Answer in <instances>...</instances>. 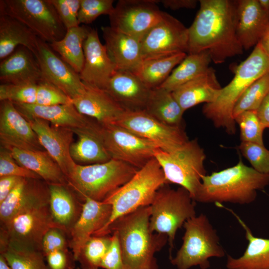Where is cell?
<instances>
[{
	"label": "cell",
	"mask_w": 269,
	"mask_h": 269,
	"mask_svg": "<svg viewBox=\"0 0 269 269\" xmlns=\"http://www.w3.org/2000/svg\"><path fill=\"white\" fill-rule=\"evenodd\" d=\"M69 234L59 228H52L45 234L41 243V251L46 257L55 251H69Z\"/></svg>",
	"instance_id": "47"
},
{
	"label": "cell",
	"mask_w": 269,
	"mask_h": 269,
	"mask_svg": "<svg viewBox=\"0 0 269 269\" xmlns=\"http://www.w3.org/2000/svg\"><path fill=\"white\" fill-rule=\"evenodd\" d=\"M72 103V100L58 88L43 80L37 84L35 104L49 106Z\"/></svg>",
	"instance_id": "45"
},
{
	"label": "cell",
	"mask_w": 269,
	"mask_h": 269,
	"mask_svg": "<svg viewBox=\"0 0 269 269\" xmlns=\"http://www.w3.org/2000/svg\"><path fill=\"white\" fill-rule=\"evenodd\" d=\"M49 198L48 185L44 181L23 178L0 204V226L19 213L48 205Z\"/></svg>",
	"instance_id": "17"
},
{
	"label": "cell",
	"mask_w": 269,
	"mask_h": 269,
	"mask_svg": "<svg viewBox=\"0 0 269 269\" xmlns=\"http://www.w3.org/2000/svg\"><path fill=\"white\" fill-rule=\"evenodd\" d=\"M150 206H143L114 221L104 236L115 232L118 237L124 269H156L154 255L168 242L165 234L149 227Z\"/></svg>",
	"instance_id": "2"
},
{
	"label": "cell",
	"mask_w": 269,
	"mask_h": 269,
	"mask_svg": "<svg viewBox=\"0 0 269 269\" xmlns=\"http://www.w3.org/2000/svg\"><path fill=\"white\" fill-rule=\"evenodd\" d=\"M269 93V72L255 81L246 89L236 104L234 119L246 111H257Z\"/></svg>",
	"instance_id": "40"
},
{
	"label": "cell",
	"mask_w": 269,
	"mask_h": 269,
	"mask_svg": "<svg viewBox=\"0 0 269 269\" xmlns=\"http://www.w3.org/2000/svg\"><path fill=\"white\" fill-rule=\"evenodd\" d=\"M112 206L104 201L85 199L79 218L69 232L70 249L74 261L89 238L108 222Z\"/></svg>",
	"instance_id": "21"
},
{
	"label": "cell",
	"mask_w": 269,
	"mask_h": 269,
	"mask_svg": "<svg viewBox=\"0 0 269 269\" xmlns=\"http://www.w3.org/2000/svg\"><path fill=\"white\" fill-rule=\"evenodd\" d=\"M91 29L84 25L68 29L61 39L49 44L53 50L78 74L84 66L83 45Z\"/></svg>",
	"instance_id": "34"
},
{
	"label": "cell",
	"mask_w": 269,
	"mask_h": 269,
	"mask_svg": "<svg viewBox=\"0 0 269 269\" xmlns=\"http://www.w3.org/2000/svg\"><path fill=\"white\" fill-rule=\"evenodd\" d=\"M49 206L54 221L69 235L81 213L83 203L68 185L48 184Z\"/></svg>",
	"instance_id": "32"
},
{
	"label": "cell",
	"mask_w": 269,
	"mask_h": 269,
	"mask_svg": "<svg viewBox=\"0 0 269 269\" xmlns=\"http://www.w3.org/2000/svg\"><path fill=\"white\" fill-rule=\"evenodd\" d=\"M269 184V173H260L240 159L235 165L204 176L194 200L202 203L248 204L255 200L258 190Z\"/></svg>",
	"instance_id": "3"
},
{
	"label": "cell",
	"mask_w": 269,
	"mask_h": 269,
	"mask_svg": "<svg viewBox=\"0 0 269 269\" xmlns=\"http://www.w3.org/2000/svg\"><path fill=\"white\" fill-rule=\"evenodd\" d=\"M37 84H1L0 101H9L14 104H35Z\"/></svg>",
	"instance_id": "42"
},
{
	"label": "cell",
	"mask_w": 269,
	"mask_h": 269,
	"mask_svg": "<svg viewBox=\"0 0 269 269\" xmlns=\"http://www.w3.org/2000/svg\"><path fill=\"white\" fill-rule=\"evenodd\" d=\"M237 1L236 32L244 50L259 43L269 25V12L260 6L258 0Z\"/></svg>",
	"instance_id": "24"
},
{
	"label": "cell",
	"mask_w": 269,
	"mask_h": 269,
	"mask_svg": "<svg viewBox=\"0 0 269 269\" xmlns=\"http://www.w3.org/2000/svg\"><path fill=\"white\" fill-rule=\"evenodd\" d=\"M183 227L185 233L182 244L175 257L170 259L178 269H189L197 266L207 269L210 266L209 258L225 256L217 231L206 215L201 214L188 219Z\"/></svg>",
	"instance_id": "8"
},
{
	"label": "cell",
	"mask_w": 269,
	"mask_h": 269,
	"mask_svg": "<svg viewBox=\"0 0 269 269\" xmlns=\"http://www.w3.org/2000/svg\"><path fill=\"white\" fill-rule=\"evenodd\" d=\"M15 176L24 178L42 179L34 172L19 165L5 147H0V177Z\"/></svg>",
	"instance_id": "46"
},
{
	"label": "cell",
	"mask_w": 269,
	"mask_h": 269,
	"mask_svg": "<svg viewBox=\"0 0 269 269\" xmlns=\"http://www.w3.org/2000/svg\"><path fill=\"white\" fill-rule=\"evenodd\" d=\"M234 120L240 128L241 142L264 145L263 134L265 129L259 120L257 111H244Z\"/></svg>",
	"instance_id": "41"
},
{
	"label": "cell",
	"mask_w": 269,
	"mask_h": 269,
	"mask_svg": "<svg viewBox=\"0 0 269 269\" xmlns=\"http://www.w3.org/2000/svg\"><path fill=\"white\" fill-rule=\"evenodd\" d=\"M111 242L100 265L104 269H124L122 252L117 234H111Z\"/></svg>",
	"instance_id": "49"
},
{
	"label": "cell",
	"mask_w": 269,
	"mask_h": 269,
	"mask_svg": "<svg viewBox=\"0 0 269 269\" xmlns=\"http://www.w3.org/2000/svg\"><path fill=\"white\" fill-rule=\"evenodd\" d=\"M113 3V0H81L78 17L79 24H90L101 15L109 16L115 7Z\"/></svg>",
	"instance_id": "44"
},
{
	"label": "cell",
	"mask_w": 269,
	"mask_h": 269,
	"mask_svg": "<svg viewBox=\"0 0 269 269\" xmlns=\"http://www.w3.org/2000/svg\"><path fill=\"white\" fill-rule=\"evenodd\" d=\"M2 255L11 269H50L41 250L10 241Z\"/></svg>",
	"instance_id": "38"
},
{
	"label": "cell",
	"mask_w": 269,
	"mask_h": 269,
	"mask_svg": "<svg viewBox=\"0 0 269 269\" xmlns=\"http://www.w3.org/2000/svg\"><path fill=\"white\" fill-rule=\"evenodd\" d=\"M156 0H120L109 15L110 27L140 41L162 18Z\"/></svg>",
	"instance_id": "13"
},
{
	"label": "cell",
	"mask_w": 269,
	"mask_h": 269,
	"mask_svg": "<svg viewBox=\"0 0 269 269\" xmlns=\"http://www.w3.org/2000/svg\"><path fill=\"white\" fill-rule=\"evenodd\" d=\"M111 242V235L92 236L82 248L77 261L81 269H99Z\"/></svg>",
	"instance_id": "39"
},
{
	"label": "cell",
	"mask_w": 269,
	"mask_h": 269,
	"mask_svg": "<svg viewBox=\"0 0 269 269\" xmlns=\"http://www.w3.org/2000/svg\"><path fill=\"white\" fill-rule=\"evenodd\" d=\"M154 157L159 163L168 184H176L184 188L194 200L203 177L207 174L204 167L206 154L197 139L189 140L171 152L158 148Z\"/></svg>",
	"instance_id": "9"
},
{
	"label": "cell",
	"mask_w": 269,
	"mask_h": 269,
	"mask_svg": "<svg viewBox=\"0 0 269 269\" xmlns=\"http://www.w3.org/2000/svg\"><path fill=\"white\" fill-rule=\"evenodd\" d=\"M98 131L112 159L123 161L138 169L154 157L155 152L159 148L152 141L115 124L99 123Z\"/></svg>",
	"instance_id": "11"
},
{
	"label": "cell",
	"mask_w": 269,
	"mask_h": 269,
	"mask_svg": "<svg viewBox=\"0 0 269 269\" xmlns=\"http://www.w3.org/2000/svg\"><path fill=\"white\" fill-rule=\"evenodd\" d=\"M258 2L264 10L269 12V0H258Z\"/></svg>",
	"instance_id": "55"
},
{
	"label": "cell",
	"mask_w": 269,
	"mask_h": 269,
	"mask_svg": "<svg viewBox=\"0 0 269 269\" xmlns=\"http://www.w3.org/2000/svg\"><path fill=\"white\" fill-rule=\"evenodd\" d=\"M45 151L56 161L65 177L75 166L70 149L74 133L71 129L54 126L40 119L27 120Z\"/></svg>",
	"instance_id": "18"
},
{
	"label": "cell",
	"mask_w": 269,
	"mask_h": 269,
	"mask_svg": "<svg viewBox=\"0 0 269 269\" xmlns=\"http://www.w3.org/2000/svg\"><path fill=\"white\" fill-rule=\"evenodd\" d=\"M101 30L107 52L117 70L135 73L143 59L141 41L110 26H102Z\"/></svg>",
	"instance_id": "23"
},
{
	"label": "cell",
	"mask_w": 269,
	"mask_h": 269,
	"mask_svg": "<svg viewBox=\"0 0 269 269\" xmlns=\"http://www.w3.org/2000/svg\"><path fill=\"white\" fill-rule=\"evenodd\" d=\"M3 146L19 165L35 173L47 184L68 185L60 166L45 150Z\"/></svg>",
	"instance_id": "29"
},
{
	"label": "cell",
	"mask_w": 269,
	"mask_h": 269,
	"mask_svg": "<svg viewBox=\"0 0 269 269\" xmlns=\"http://www.w3.org/2000/svg\"><path fill=\"white\" fill-rule=\"evenodd\" d=\"M199 1V9L188 28L187 54L208 51L215 64L242 54L244 49L236 32L237 1Z\"/></svg>",
	"instance_id": "1"
},
{
	"label": "cell",
	"mask_w": 269,
	"mask_h": 269,
	"mask_svg": "<svg viewBox=\"0 0 269 269\" xmlns=\"http://www.w3.org/2000/svg\"><path fill=\"white\" fill-rule=\"evenodd\" d=\"M14 105L26 120L40 119L57 127L71 129L85 128L91 126L96 121L81 114L73 103L49 106L26 104Z\"/></svg>",
	"instance_id": "25"
},
{
	"label": "cell",
	"mask_w": 269,
	"mask_h": 269,
	"mask_svg": "<svg viewBox=\"0 0 269 269\" xmlns=\"http://www.w3.org/2000/svg\"><path fill=\"white\" fill-rule=\"evenodd\" d=\"M257 44L269 57V25Z\"/></svg>",
	"instance_id": "54"
},
{
	"label": "cell",
	"mask_w": 269,
	"mask_h": 269,
	"mask_svg": "<svg viewBox=\"0 0 269 269\" xmlns=\"http://www.w3.org/2000/svg\"><path fill=\"white\" fill-rule=\"evenodd\" d=\"M67 29L80 25L78 12L81 0H49Z\"/></svg>",
	"instance_id": "48"
},
{
	"label": "cell",
	"mask_w": 269,
	"mask_h": 269,
	"mask_svg": "<svg viewBox=\"0 0 269 269\" xmlns=\"http://www.w3.org/2000/svg\"><path fill=\"white\" fill-rule=\"evenodd\" d=\"M222 88L215 70L210 67L205 73L180 86L172 93L185 112L201 103L214 102L219 97Z\"/></svg>",
	"instance_id": "28"
},
{
	"label": "cell",
	"mask_w": 269,
	"mask_h": 269,
	"mask_svg": "<svg viewBox=\"0 0 269 269\" xmlns=\"http://www.w3.org/2000/svg\"><path fill=\"white\" fill-rule=\"evenodd\" d=\"M1 145L30 150L44 149L30 123L9 101L0 104Z\"/></svg>",
	"instance_id": "19"
},
{
	"label": "cell",
	"mask_w": 269,
	"mask_h": 269,
	"mask_svg": "<svg viewBox=\"0 0 269 269\" xmlns=\"http://www.w3.org/2000/svg\"><path fill=\"white\" fill-rule=\"evenodd\" d=\"M0 227L6 231L10 241L40 250L43 237L50 229L64 230L54 221L49 204L19 213Z\"/></svg>",
	"instance_id": "15"
},
{
	"label": "cell",
	"mask_w": 269,
	"mask_h": 269,
	"mask_svg": "<svg viewBox=\"0 0 269 269\" xmlns=\"http://www.w3.org/2000/svg\"><path fill=\"white\" fill-rule=\"evenodd\" d=\"M144 111L172 126H181L184 111L172 94L162 87L151 89Z\"/></svg>",
	"instance_id": "35"
},
{
	"label": "cell",
	"mask_w": 269,
	"mask_h": 269,
	"mask_svg": "<svg viewBox=\"0 0 269 269\" xmlns=\"http://www.w3.org/2000/svg\"><path fill=\"white\" fill-rule=\"evenodd\" d=\"M38 38L23 24L6 14L0 13V59H5L16 48L23 46L35 55Z\"/></svg>",
	"instance_id": "33"
},
{
	"label": "cell",
	"mask_w": 269,
	"mask_h": 269,
	"mask_svg": "<svg viewBox=\"0 0 269 269\" xmlns=\"http://www.w3.org/2000/svg\"><path fill=\"white\" fill-rule=\"evenodd\" d=\"M113 124L152 141L166 152L176 150L189 140L182 126L168 125L144 111H125Z\"/></svg>",
	"instance_id": "12"
},
{
	"label": "cell",
	"mask_w": 269,
	"mask_h": 269,
	"mask_svg": "<svg viewBox=\"0 0 269 269\" xmlns=\"http://www.w3.org/2000/svg\"><path fill=\"white\" fill-rule=\"evenodd\" d=\"M99 122L95 121L89 127L71 129L77 136V140L72 142L70 149L75 162L88 165L104 163L112 159L99 134Z\"/></svg>",
	"instance_id": "30"
},
{
	"label": "cell",
	"mask_w": 269,
	"mask_h": 269,
	"mask_svg": "<svg viewBox=\"0 0 269 269\" xmlns=\"http://www.w3.org/2000/svg\"><path fill=\"white\" fill-rule=\"evenodd\" d=\"M238 148L255 170L262 173H269V150L264 145L241 142Z\"/></svg>",
	"instance_id": "43"
},
{
	"label": "cell",
	"mask_w": 269,
	"mask_h": 269,
	"mask_svg": "<svg viewBox=\"0 0 269 269\" xmlns=\"http://www.w3.org/2000/svg\"><path fill=\"white\" fill-rule=\"evenodd\" d=\"M269 72V57L257 44L251 54L239 64L231 82L222 87L217 100L204 104L202 113L214 127L224 129L229 134L236 132L233 113L236 104L255 81Z\"/></svg>",
	"instance_id": "4"
},
{
	"label": "cell",
	"mask_w": 269,
	"mask_h": 269,
	"mask_svg": "<svg viewBox=\"0 0 269 269\" xmlns=\"http://www.w3.org/2000/svg\"><path fill=\"white\" fill-rule=\"evenodd\" d=\"M163 5L172 10L181 8H194L196 7L197 1L195 0H159Z\"/></svg>",
	"instance_id": "52"
},
{
	"label": "cell",
	"mask_w": 269,
	"mask_h": 269,
	"mask_svg": "<svg viewBox=\"0 0 269 269\" xmlns=\"http://www.w3.org/2000/svg\"><path fill=\"white\" fill-rule=\"evenodd\" d=\"M228 210L236 218L245 231L248 243L243 255L234 258L227 256L228 269H269V239L254 236L245 223L232 210L225 207L222 204H216Z\"/></svg>",
	"instance_id": "31"
},
{
	"label": "cell",
	"mask_w": 269,
	"mask_h": 269,
	"mask_svg": "<svg viewBox=\"0 0 269 269\" xmlns=\"http://www.w3.org/2000/svg\"><path fill=\"white\" fill-rule=\"evenodd\" d=\"M43 80L34 54L23 46L0 63V81L1 84H22L38 83Z\"/></svg>",
	"instance_id": "27"
},
{
	"label": "cell",
	"mask_w": 269,
	"mask_h": 269,
	"mask_svg": "<svg viewBox=\"0 0 269 269\" xmlns=\"http://www.w3.org/2000/svg\"><path fill=\"white\" fill-rule=\"evenodd\" d=\"M84 84V92L72 99L81 114L108 124L113 123L126 111L106 90Z\"/></svg>",
	"instance_id": "26"
},
{
	"label": "cell",
	"mask_w": 269,
	"mask_h": 269,
	"mask_svg": "<svg viewBox=\"0 0 269 269\" xmlns=\"http://www.w3.org/2000/svg\"><path fill=\"white\" fill-rule=\"evenodd\" d=\"M71 257L73 255L69 251H55L48 254L45 258L50 269H73L70 264Z\"/></svg>",
	"instance_id": "50"
},
{
	"label": "cell",
	"mask_w": 269,
	"mask_h": 269,
	"mask_svg": "<svg viewBox=\"0 0 269 269\" xmlns=\"http://www.w3.org/2000/svg\"><path fill=\"white\" fill-rule=\"evenodd\" d=\"M138 170L128 163L111 159L101 163H77L66 179L68 186L83 203L86 198L103 201L130 180Z\"/></svg>",
	"instance_id": "5"
},
{
	"label": "cell",
	"mask_w": 269,
	"mask_h": 269,
	"mask_svg": "<svg viewBox=\"0 0 269 269\" xmlns=\"http://www.w3.org/2000/svg\"><path fill=\"white\" fill-rule=\"evenodd\" d=\"M257 113L263 127L269 128V93L257 109Z\"/></svg>",
	"instance_id": "53"
},
{
	"label": "cell",
	"mask_w": 269,
	"mask_h": 269,
	"mask_svg": "<svg viewBox=\"0 0 269 269\" xmlns=\"http://www.w3.org/2000/svg\"><path fill=\"white\" fill-rule=\"evenodd\" d=\"M165 184H168L162 169L153 157L103 201L111 205V215L107 223L93 236H104L108 228L118 218L140 207L150 206L157 191Z\"/></svg>",
	"instance_id": "6"
},
{
	"label": "cell",
	"mask_w": 269,
	"mask_h": 269,
	"mask_svg": "<svg viewBox=\"0 0 269 269\" xmlns=\"http://www.w3.org/2000/svg\"><path fill=\"white\" fill-rule=\"evenodd\" d=\"M195 202L184 188L179 186L174 189L165 184L157 191L149 206L150 229L167 236L170 258L177 231L187 220L196 216Z\"/></svg>",
	"instance_id": "7"
},
{
	"label": "cell",
	"mask_w": 269,
	"mask_h": 269,
	"mask_svg": "<svg viewBox=\"0 0 269 269\" xmlns=\"http://www.w3.org/2000/svg\"><path fill=\"white\" fill-rule=\"evenodd\" d=\"M187 54L181 52L144 59L134 74L149 89L157 88L167 79Z\"/></svg>",
	"instance_id": "37"
},
{
	"label": "cell",
	"mask_w": 269,
	"mask_h": 269,
	"mask_svg": "<svg viewBox=\"0 0 269 269\" xmlns=\"http://www.w3.org/2000/svg\"><path fill=\"white\" fill-rule=\"evenodd\" d=\"M188 28L164 12L160 20L141 40L143 59L184 52L187 54Z\"/></svg>",
	"instance_id": "14"
},
{
	"label": "cell",
	"mask_w": 269,
	"mask_h": 269,
	"mask_svg": "<svg viewBox=\"0 0 269 269\" xmlns=\"http://www.w3.org/2000/svg\"><path fill=\"white\" fill-rule=\"evenodd\" d=\"M0 13L17 20L49 44L61 39L66 32L49 0H1Z\"/></svg>",
	"instance_id": "10"
},
{
	"label": "cell",
	"mask_w": 269,
	"mask_h": 269,
	"mask_svg": "<svg viewBox=\"0 0 269 269\" xmlns=\"http://www.w3.org/2000/svg\"><path fill=\"white\" fill-rule=\"evenodd\" d=\"M76 269H80V268L78 267V268H76Z\"/></svg>",
	"instance_id": "57"
},
{
	"label": "cell",
	"mask_w": 269,
	"mask_h": 269,
	"mask_svg": "<svg viewBox=\"0 0 269 269\" xmlns=\"http://www.w3.org/2000/svg\"><path fill=\"white\" fill-rule=\"evenodd\" d=\"M211 58L208 51L187 54L159 87L173 92L180 86L205 73L210 67Z\"/></svg>",
	"instance_id": "36"
},
{
	"label": "cell",
	"mask_w": 269,
	"mask_h": 269,
	"mask_svg": "<svg viewBox=\"0 0 269 269\" xmlns=\"http://www.w3.org/2000/svg\"><path fill=\"white\" fill-rule=\"evenodd\" d=\"M126 111H144L151 89L133 72L117 70L105 90Z\"/></svg>",
	"instance_id": "22"
},
{
	"label": "cell",
	"mask_w": 269,
	"mask_h": 269,
	"mask_svg": "<svg viewBox=\"0 0 269 269\" xmlns=\"http://www.w3.org/2000/svg\"><path fill=\"white\" fill-rule=\"evenodd\" d=\"M0 269H11L3 257L0 255Z\"/></svg>",
	"instance_id": "56"
},
{
	"label": "cell",
	"mask_w": 269,
	"mask_h": 269,
	"mask_svg": "<svg viewBox=\"0 0 269 269\" xmlns=\"http://www.w3.org/2000/svg\"><path fill=\"white\" fill-rule=\"evenodd\" d=\"M83 48L84 64L79 74L81 80L85 84L105 90L117 69L105 45L101 42L96 29H91Z\"/></svg>",
	"instance_id": "20"
},
{
	"label": "cell",
	"mask_w": 269,
	"mask_h": 269,
	"mask_svg": "<svg viewBox=\"0 0 269 269\" xmlns=\"http://www.w3.org/2000/svg\"><path fill=\"white\" fill-rule=\"evenodd\" d=\"M22 178L15 176L0 177V204L5 199Z\"/></svg>",
	"instance_id": "51"
},
{
	"label": "cell",
	"mask_w": 269,
	"mask_h": 269,
	"mask_svg": "<svg viewBox=\"0 0 269 269\" xmlns=\"http://www.w3.org/2000/svg\"><path fill=\"white\" fill-rule=\"evenodd\" d=\"M35 56L43 80L54 85L72 100L85 91L79 74L59 57L49 44L38 38Z\"/></svg>",
	"instance_id": "16"
}]
</instances>
